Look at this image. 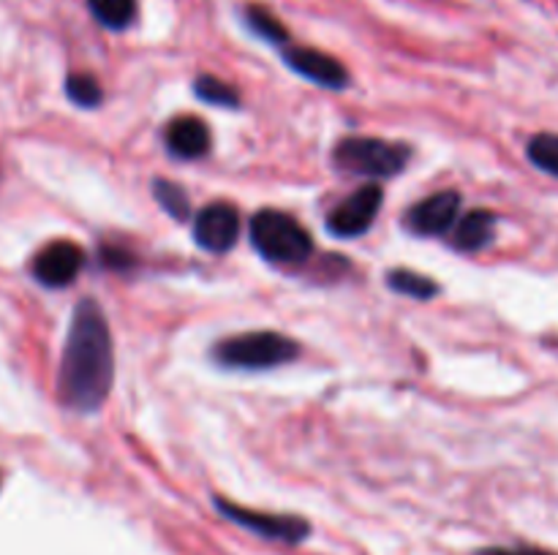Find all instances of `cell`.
<instances>
[{"instance_id":"obj_1","label":"cell","mask_w":558,"mask_h":555,"mask_svg":"<svg viewBox=\"0 0 558 555\" xmlns=\"http://www.w3.org/2000/svg\"><path fill=\"white\" fill-rule=\"evenodd\" d=\"M114 343L96 299L85 297L71 316L58 370V397L71 411H98L112 392Z\"/></svg>"},{"instance_id":"obj_2","label":"cell","mask_w":558,"mask_h":555,"mask_svg":"<svg viewBox=\"0 0 558 555\" xmlns=\"http://www.w3.org/2000/svg\"><path fill=\"white\" fill-rule=\"evenodd\" d=\"M300 357V343L281 332H243L213 346V359L229 370H270Z\"/></svg>"},{"instance_id":"obj_3","label":"cell","mask_w":558,"mask_h":555,"mask_svg":"<svg viewBox=\"0 0 558 555\" xmlns=\"http://www.w3.org/2000/svg\"><path fill=\"white\" fill-rule=\"evenodd\" d=\"M251 245L272 264H300L314 254L308 229L281 210H259L251 218Z\"/></svg>"},{"instance_id":"obj_4","label":"cell","mask_w":558,"mask_h":555,"mask_svg":"<svg viewBox=\"0 0 558 555\" xmlns=\"http://www.w3.org/2000/svg\"><path fill=\"white\" fill-rule=\"evenodd\" d=\"M409 158H412V147L403 141L376 139V136H347L332 150V161L341 172L371 180L396 177L407 169Z\"/></svg>"},{"instance_id":"obj_5","label":"cell","mask_w":558,"mask_h":555,"mask_svg":"<svg viewBox=\"0 0 558 555\" xmlns=\"http://www.w3.org/2000/svg\"><path fill=\"white\" fill-rule=\"evenodd\" d=\"M381 201H385V190H381L379 183L363 185V188L354 190L349 199H343L327 215V232L341 239L360 237V234H365L374 226L376 215L381 210Z\"/></svg>"},{"instance_id":"obj_6","label":"cell","mask_w":558,"mask_h":555,"mask_svg":"<svg viewBox=\"0 0 558 555\" xmlns=\"http://www.w3.org/2000/svg\"><path fill=\"white\" fill-rule=\"evenodd\" d=\"M216 509L221 511L227 520L238 522V526L248 528V531L259 533V536H265V539H276V542L298 544L311 533V526L303 520V517L254 511V509H245V506L232 504V501H227V498H216Z\"/></svg>"},{"instance_id":"obj_7","label":"cell","mask_w":558,"mask_h":555,"mask_svg":"<svg viewBox=\"0 0 558 555\" xmlns=\"http://www.w3.org/2000/svg\"><path fill=\"white\" fill-rule=\"evenodd\" d=\"M240 237V212L229 201H210L194 218V243L207 254H227Z\"/></svg>"},{"instance_id":"obj_8","label":"cell","mask_w":558,"mask_h":555,"mask_svg":"<svg viewBox=\"0 0 558 555\" xmlns=\"http://www.w3.org/2000/svg\"><path fill=\"white\" fill-rule=\"evenodd\" d=\"M461 215V194L458 190H439L434 196H425L414 207H409L403 226L417 237H439L456 226Z\"/></svg>"},{"instance_id":"obj_9","label":"cell","mask_w":558,"mask_h":555,"mask_svg":"<svg viewBox=\"0 0 558 555\" xmlns=\"http://www.w3.org/2000/svg\"><path fill=\"white\" fill-rule=\"evenodd\" d=\"M82 264H85V254L71 239H54V243L44 245L33 259V278L47 288H63L76 281Z\"/></svg>"},{"instance_id":"obj_10","label":"cell","mask_w":558,"mask_h":555,"mask_svg":"<svg viewBox=\"0 0 558 555\" xmlns=\"http://www.w3.org/2000/svg\"><path fill=\"white\" fill-rule=\"evenodd\" d=\"M281 58L294 74L305 76L314 85L327 87V90H343V87H349V71L332 54L319 52L314 47H283Z\"/></svg>"},{"instance_id":"obj_11","label":"cell","mask_w":558,"mask_h":555,"mask_svg":"<svg viewBox=\"0 0 558 555\" xmlns=\"http://www.w3.org/2000/svg\"><path fill=\"white\" fill-rule=\"evenodd\" d=\"M163 141H167V150L174 158H180V161H196V158L210 152L213 136L205 120L194 118V114H180V118L167 123Z\"/></svg>"},{"instance_id":"obj_12","label":"cell","mask_w":558,"mask_h":555,"mask_svg":"<svg viewBox=\"0 0 558 555\" xmlns=\"http://www.w3.org/2000/svg\"><path fill=\"white\" fill-rule=\"evenodd\" d=\"M496 237V215L490 210H469L450 229V245L461 254H477Z\"/></svg>"},{"instance_id":"obj_13","label":"cell","mask_w":558,"mask_h":555,"mask_svg":"<svg viewBox=\"0 0 558 555\" xmlns=\"http://www.w3.org/2000/svg\"><path fill=\"white\" fill-rule=\"evenodd\" d=\"M87 9L107 30H125L136 20V0H87Z\"/></svg>"},{"instance_id":"obj_14","label":"cell","mask_w":558,"mask_h":555,"mask_svg":"<svg viewBox=\"0 0 558 555\" xmlns=\"http://www.w3.org/2000/svg\"><path fill=\"white\" fill-rule=\"evenodd\" d=\"M387 286L396 294H403V297L412 299H434L439 294V283L428 275H420V272L412 270H392L387 272Z\"/></svg>"},{"instance_id":"obj_15","label":"cell","mask_w":558,"mask_h":555,"mask_svg":"<svg viewBox=\"0 0 558 555\" xmlns=\"http://www.w3.org/2000/svg\"><path fill=\"white\" fill-rule=\"evenodd\" d=\"M245 25H248L251 33H254V36H259L262 41L287 47L289 30L283 27V22L278 20L276 14H270V11L265 9V5H248V9H245Z\"/></svg>"},{"instance_id":"obj_16","label":"cell","mask_w":558,"mask_h":555,"mask_svg":"<svg viewBox=\"0 0 558 555\" xmlns=\"http://www.w3.org/2000/svg\"><path fill=\"white\" fill-rule=\"evenodd\" d=\"M194 92L199 101L210 103V107H223V109H238L240 107V92L234 90L229 82L218 79V76L202 74L194 82Z\"/></svg>"},{"instance_id":"obj_17","label":"cell","mask_w":558,"mask_h":555,"mask_svg":"<svg viewBox=\"0 0 558 555\" xmlns=\"http://www.w3.org/2000/svg\"><path fill=\"white\" fill-rule=\"evenodd\" d=\"M526 156L539 172L558 177V134H534L526 145Z\"/></svg>"},{"instance_id":"obj_18","label":"cell","mask_w":558,"mask_h":555,"mask_svg":"<svg viewBox=\"0 0 558 555\" xmlns=\"http://www.w3.org/2000/svg\"><path fill=\"white\" fill-rule=\"evenodd\" d=\"M65 96L76 107L93 109L101 103L104 90L93 74H69V79H65Z\"/></svg>"},{"instance_id":"obj_19","label":"cell","mask_w":558,"mask_h":555,"mask_svg":"<svg viewBox=\"0 0 558 555\" xmlns=\"http://www.w3.org/2000/svg\"><path fill=\"white\" fill-rule=\"evenodd\" d=\"M153 194H156L158 205L174 218V221H185L191 215V201L185 196V190L178 183H169V180H156L153 183Z\"/></svg>"},{"instance_id":"obj_20","label":"cell","mask_w":558,"mask_h":555,"mask_svg":"<svg viewBox=\"0 0 558 555\" xmlns=\"http://www.w3.org/2000/svg\"><path fill=\"white\" fill-rule=\"evenodd\" d=\"M101 261L107 267H112V270H129V267H131V254H129V250L112 248V245H104V248H101Z\"/></svg>"},{"instance_id":"obj_21","label":"cell","mask_w":558,"mask_h":555,"mask_svg":"<svg viewBox=\"0 0 558 555\" xmlns=\"http://www.w3.org/2000/svg\"><path fill=\"white\" fill-rule=\"evenodd\" d=\"M477 555H556V553H548V550H537V547H488V550H480Z\"/></svg>"}]
</instances>
